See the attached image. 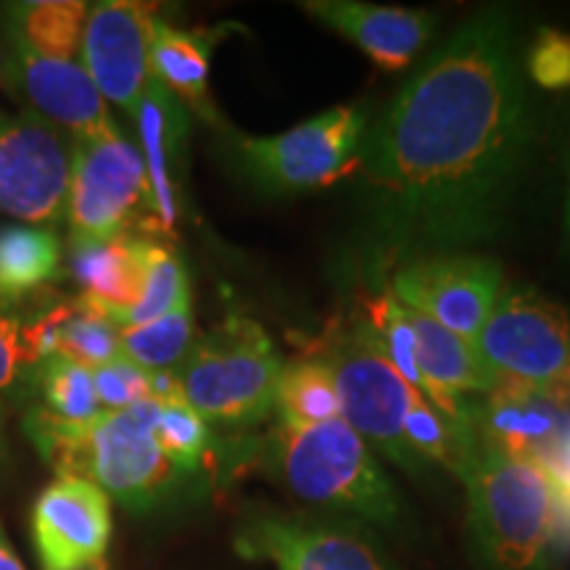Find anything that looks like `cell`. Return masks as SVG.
Returning a JSON list of instances; mask_svg holds the SVG:
<instances>
[{
  "mask_svg": "<svg viewBox=\"0 0 570 570\" xmlns=\"http://www.w3.org/2000/svg\"><path fill=\"white\" fill-rule=\"evenodd\" d=\"M151 204L140 148L122 132L75 142L67 223L71 240H111L127 235L140 206Z\"/></svg>",
  "mask_w": 570,
  "mask_h": 570,
  "instance_id": "cell-11",
  "label": "cell"
},
{
  "mask_svg": "<svg viewBox=\"0 0 570 570\" xmlns=\"http://www.w3.org/2000/svg\"><path fill=\"white\" fill-rule=\"evenodd\" d=\"M35 396H40L38 407L61 423L82 425L104 412L98 404L92 370L63 360V356H51L42 362L38 383H35Z\"/></svg>",
  "mask_w": 570,
  "mask_h": 570,
  "instance_id": "cell-26",
  "label": "cell"
},
{
  "mask_svg": "<svg viewBox=\"0 0 570 570\" xmlns=\"http://www.w3.org/2000/svg\"><path fill=\"white\" fill-rule=\"evenodd\" d=\"M275 407L285 428H312L341 417V399L333 370L325 360H298L283 365Z\"/></svg>",
  "mask_w": 570,
  "mask_h": 570,
  "instance_id": "cell-24",
  "label": "cell"
},
{
  "mask_svg": "<svg viewBox=\"0 0 570 570\" xmlns=\"http://www.w3.org/2000/svg\"><path fill=\"white\" fill-rule=\"evenodd\" d=\"M135 122L140 132V154L146 164L148 190H151V209L156 227L169 233L177 219V161H180V148L188 132V119H185L183 104L164 85L151 82L146 96L140 98L135 109Z\"/></svg>",
  "mask_w": 570,
  "mask_h": 570,
  "instance_id": "cell-18",
  "label": "cell"
},
{
  "mask_svg": "<svg viewBox=\"0 0 570 570\" xmlns=\"http://www.w3.org/2000/svg\"><path fill=\"white\" fill-rule=\"evenodd\" d=\"M185 302H190V283L180 256H177L169 246L148 240L142 294L138 298V304L117 320V327L122 331V327L154 323V320L169 315V312L177 309V306Z\"/></svg>",
  "mask_w": 570,
  "mask_h": 570,
  "instance_id": "cell-28",
  "label": "cell"
},
{
  "mask_svg": "<svg viewBox=\"0 0 570 570\" xmlns=\"http://www.w3.org/2000/svg\"><path fill=\"white\" fill-rule=\"evenodd\" d=\"M146 252L148 240L127 235L111 240H71L69 269L82 288L85 302L117 323L142 294Z\"/></svg>",
  "mask_w": 570,
  "mask_h": 570,
  "instance_id": "cell-19",
  "label": "cell"
},
{
  "mask_svg": "<svg viewBox=\"0 0 570 570\" xmlns=\"http://www.w3.org/2000/svg\"><path fill=\"white\" fill-rule=\"evenodd\" d=\"M0 570H24L21 560L17 558V552H13L9 537H6L3 525H0Z\"/></svg>",
  "mask_w": 570,
  "mask_h": 570,
  "instance_id": "cell-32",
  "label": "cell"
},
{
  "mask_svg": "<svg viewBox=\"0 0 570 570\" xmlns=\"http://www.w3.org/2000/svg\"><path fill=\"white\" fill-rule=\"evenodd\" d=\"M75 140L30 111L0 109V212L32 227L67 219Z\"/></svg>",
  "mask_w": 570,
  "mask_h": 570,
  "instance_id": "cell-10",
  "label": "cell"
},
{
  "mask_svg": "<svg viewBox=\"0 0 570 570\" xmlns=\"http://www.w3.org/2000/svg\"><path fill=\"white\" fill-rule=\"evenodd\" d=\"M531 142L515 27L489 9L404 85L365 135L356 167L381 248L412 262L489 240Z\"/></svg>",
  "mask_w": 570,
  "mask_h": 570,
  "instance_id": "cell-1",
  "label": "cell"
},
{
  "mask_svg": "<svg viewBox=\"0 0 570 570\" xmlns=\"http://www.w3.org/2000/svg\"><path fill=\"white\" fill-rule=\"evenodd\" d=\"M42 325L51 356H63L88 370L109 365L122 354L117 323L82 296L42 304Z\"/></svg>",
  "mask_w": 570,
  "mask_h": 570,
  "instance_id": "cell-23",
  "label": "cell"
},
{
  "mask_svg": "<svg viewBox=\"0 0 570 570\" xmlns=\"http://www.w3.org/2000/svg\"><path fill=\"white\" fill-rule=\"evenodd\" d=\"M156 420L159 399L151 396L127 410L101 412L82 425L61 423L32 407L24 415V431L59 479H85L122 508L148 512L169 502L188 479L164 458Z\"/></svg>",
  "mask_w": 570,
  "mask_h": 570,
  "instance_id": "cell-2",
  "label": "cell"
},
{
  "mask_svg": "<svg viewBox=\"0 0 570 570\" xmlns=\"http://www.w3.org/2000/svg\"><path fill=\"white\" fill-rule=\"evenodd\" d=\"M233 547L277 570H399L365 529L306 512L256 510L235 531Z\"/></svg>",
  "mask_w": 570,
  "mask_h": 570,
  "instance_id": "cell-9",
  "label": "cell"
},
{
  "mask_svg": "<svg viewBox=\"0 0 570 570\" xmlns=\"http://www.w3.org/2000/svg\"><path fill=\"white\" fill-rule=\"evenodd\" d=\"M90 6L82 0H24L6 6L11 46L59 61H80Z\"/></svg>",
  "mask_w": 570,
  "mask_h": 570,
  "instance_id": "cell-22",
  "label": "cell"
},
{
  "mask_svg": "<svg viewBox=\"0 0 570 570\" xmlns=\"http://www.w3.org/2000/svg\"><path fill=\"white\" fill-rule=\"evenodd\" d=\"M365 135L367 106H336L269 138L235 135L230 156L254 188L265 194H296L336 180L356 167Z\"/></svg>",
  "mask_w": 570,
  "mask_h": 570,
  "instance_id": "cell-6",
  "label": "cell"
},
{
  "mask_svg": "<svg viewBox=\"0 0 570 570\" xmlns=\"http://www.w3.org/2000/svg\"><path fill=\"white\" fill-rule=\"evenodd\" d=\"M159 19L156 6L138 0H104L88 11L80 63L104 101L127 114H135L154 82L151 46Z\"/></svg>",
  "mask_w": 570,
  "mask_h": 570,
  "instance_id": "cell-13",
  "label": "cell"
},
{
  "mask_svg": "<svg viewBox=\"0 0 570 570\" xmlns=\"http://www.w3.org/2000/svg\"><path fill=\"white\" fill-rule=\"evenodd\" d=\"M325 362L336 377L341 420L396 468L423 473L404 436V420L420 394L396 373L370 325L346 333Z\"/></svg>",
  "mask_w": 570,
  "mask_h": 570,
  "instance_id": "cell-8",
  "label": "cell"
},
{
  "mask_svg": "<svg viewBox=\"0 0 570 570\" xmlns=\"http://www.w3.org/2000/svg\"><path fill=\"white\" fill-rule=\"evenodd\" d=\"M32 312L0 304V399L27 402L35 396L42 360L35 344Z\"/></svg>",
  "mask_w": 570,
  "mask_h": 570,
  "instance_id": "cell-27",
  "label": "cell"
},
{
  "mask_svg": "<svg viewBox=\"0 0 570 570\" xmlns=\"http://www.w3.org/2000/svg\"><path fill=\"white\" fill-rule=\"evenodd\" d=\"M566 225H568V233H570V183H568V202H566Z\"/></svg>",
  "mask_w": 570,
  "mask_h": 570,
  "instance_id": "cell-33",
  "label": "cell"
},
{
  "mask_svg": "<svg viewBox=\"0 0 570 570\" xmlns=\"http://www.w3.org/2000/svg\"><path fill=\"white\" fill-rule=\"evenodd\" d=\"M194 346V315L190 302L177 306L154 323L119 331V352L146 373L177 370Z\"/></svg>",
  "mask_w": 570,
  "mask_h": 570,
  "instance_id": "cell-25",
  "label": "cell"
},
{
  "mask_svg": "<svg viewBox=\"0 0 570 570\" xmlns=\"http://www.w3.org/2000/svg\"><path fill=\"white\" fill-rule=\"evenodd\" d=\"M502 288V267L470 252L404 262L391 281L396 302L473 344Z\"/></svg>",
  "mask_w": 570,
  "mask_h": 570,
  "instance_id": "cell-12",
  "label": "cell"
},
{
  "mask_svg": "<svg viewBox=\"0 0 570 570\" xmlns=\"http://www.w3.org/2000/svg\"><path fill=\"white\" fill-rule=\"evenodd\" d=\"M483 439L520 458L544 462L570 439V396L502 383L481 415Z\"/></svg>",
  "mask_w": 570,
  "mask_h": 570,
  "instance_id": "cell-17",
  "label": "cell"
},
{
  "mask_svg": "<svg viewBox=\"0 0 570 570\" xmlns=\"http://www.w3.org/2000/svg\"><path fill=\"white\" fill-rule=\"evenodd\" d=\"M525 69L541 88H570V32L541 30L525 56Z\"/></svg>",
  "mask_w": 570,
  "mask_h": 570,
  "instance_id": "cell-31",
  "label": "cell"
},
{
  "mask_svg": "<svg viewBox=\"0 0 570 570\" xmlns=\"http://www.w3.org/2000/svg\"><path fill=\"white\" fill-rule=\"evenodd\" d=\"M460 481L483 570H558L560 499L539 460L479 436Z\"/></svg>",
  "mask_w": 570,
  "mask_h": 570,
  "instance_id": "cell-3",
  "label": "cell"
},
{
  "mask_svg": "<svg viewBox=\"0 0 570 570\" xmlns=\"http://www.w3.org/2000/svg\"><path fill=\"white\" fill-rule=\"evenodd\" d=\"M304 11L352 40L377 67L404 69L433 38L431 13L396 6L356 3V0H306Z\"/></svg>",
  "mask_w": 570,
  "mask_h": 570,
  "instance_id": "cell-16",
  "label": "cell"
},
{
  "mask_svg": "<svg viewBox=\"0 0 570 570\" xmlns=\"http://www.w3.org/2000/svg\"><path fill=\"white\" fill-rule=\"evenodd\" d=\"M63 273L59 235L48 227H0V304L21 306Z\"/></svg>",
  "mask_w": 570,
  "mask_h": 570,
  "instance_id": "cell-21",
  "label": "cell"
},
{
  "mask_svg": "<svg viewBox=\"0 0 570 570\" xmlns=\"http://www.w3.org/2000/svg\"><path fill=\"white\" fill-rule=\"evenodd\" d=\"M156 441L164 458L185 475H194L206 460L212 446V433L206 420L185 402V396L159 399Z\"/></svg>",
  "mask_w": 570,
  "mask_h": 570,
  "instance_id": "cell-29",
  "label": "cell"
},
{
  "mask_svg": "<svg viewBox=\"0 0 570 570\" xmlns=\"http://www.w3.org/2000/svg\"><path fill=\"white\" fill-rule=\"evenodd\" d=\"M281 370L267 333L252 320L230 317L190 346L177 381L206 423L252 425L275 410Z\"/></svg>",
  "mask_w": 570,
  "mask_h": 570,
  "instance_id": "cell-5",
  "label": "cell"
},
{
  "mask_svg": "<svg viewBox=\"0 0 570 570\" xmlns=\"http://www.w3.org/2000/svg\"><path fill=\"white\" fill-rule=\"evenodd\" d=\"M267 465L304 502L348 512L389 531L404 525L402 494L346 420L281 425L269 439Z\"/></svg>",
  "mask_w": 570,
  "mask_h": 570,
  "instance_id": "cell-4",
  "label": "cell"
},
{
  "mask_svg": "<svg viewBox=\"0 0 570 570\" xmlns=\"http://www.w3.org/2000/svg\"><path fill=\"white\" fill-rule=\"evenodd\" d=\"M32 541L46 570L101 566L111 541V499L85 479H56L32 508Z\"/></svg>",
  "mask_w": 570,
  "mask_h": 570,
  "instance_id": "cell-15",
  "label": "cell"
},
{
  "mask_svg": "<svg viewBox=\"0 0 570 570\" xmlns=\"http://www.w3.org/2000/svg\"><path fill=\"white\" fill-rule=\"evenodd\" d=\"M80 570H104L101 566H88V568H80Z\"/></svg>",
  "mask_w": 570,
  "mask_h": 570,
  "instance_id": "cell-34",
  "label": "cell"
},
{
  "mask_svg": "<svg viewBox=\"0 0 570 570\" xmlns=\"http://www.w3.org/2000/svg\"><path fill=\"white\" fill-rule=\"evenodd\" d=\"M0 77L27 111L59 127L75 142L119 135L109 106L80 61L46 59L11 46Z\"/></svg>",
  "mask_w": 570,
  "mask_h": 570,
  "instance_id": "cell-14",
  "label": "cell"
},
{
  "mask_svg": "<svg viewBox=\"0 0 570 570\" xmlns=\"http://www.w3.org/2000/svg\"><path fill=\"white\" fill-rule=\"evenodd\" d=\"M92 381H96L98 404L104 412L127 410L142 399H151V373H146L122 354L109 365L92 370Z\"/></svg>",
  "mask_w": 570,
  "mask_h": 570,
  "instance_id": "cell-30",
  "label": "cell"
},
{
  "mask_svg": "<svg viewBox=\"0 0 570 570\" xmlns=\"http://www.w3.org/2000/svg\"><path fill=\"white\" fill-rule=\"evenodd\" d=\"M225 27L217 30H177L159 19L151 46L154 80L164 85L180 104H188L204 119H214L209 101L212 51L223 40Z\"/></svg>",
  "mask_w": 570,
  "mask_h": 570,
  "instance_id": "cell-20",
  "label": "cell"
},
{
  "mask_svg": "<svg viewBox=\"0 0 570 570\" xmlns=\"http://www.w3.org/2000/svg\"><path fill=\"white\" fill-rule=\"evenodd\" d=\"M0 417H3V407H0Z\"/></svg>",
  "mask_w": 570,
  "mask_h": 570,
  "instance_id": "cell-36",
  "label": "cell"
},
{
  "mask_svg": "<svg viewBox=\"0 0 570 570\" xmlns=\"http://www.w3.org/2000/svg\"><path fill=\"white\" fill-rule=\"evenodd\" d=\"M0 71H3V53H0Z\"/></svg>",
  "mask_w": 570,
  "mask_h": 570,
  "instance_id": "cell-35",
  "label": "cell"
},
{
  "mask_svg": "<svg viewBox=\"0 0 570 570\" xmlns=\"http://www.w3.org/2000/svg\"><path fill=\"white\" fill-rule=\"evenodd\" d=\"M475 348L510 386L570 396V317L531 288H502Z\"/></svg>",
  "mask_w": 570,
  "mask_h": 570,
  "instance_id": "cell-7",
  "label": "cell"
}]
</instances>
